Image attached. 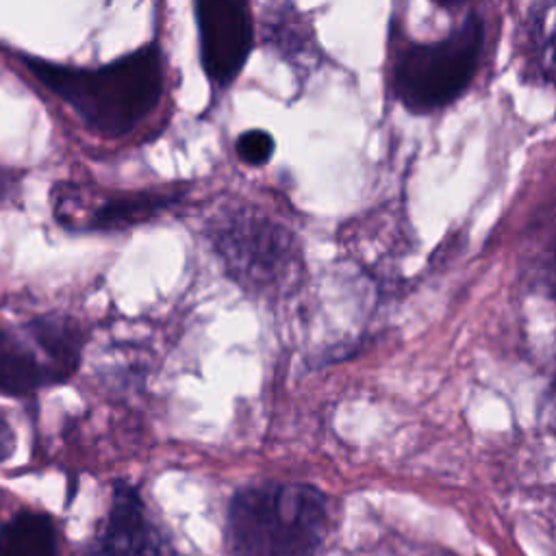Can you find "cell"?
<instances>
[{
    "instance_id": "cell-1",
    "label": "cell",
    "mask_w": 556,
    "mask_h": 556,
    "mask_svg": "<svg viewBox=\"0 0 556 556\" xmlns=\"http://www.w3.org/2000/svg\"><path fill=\"white\" fill-rule=\"evenodd\" d=\"M28 74L63 100L98 135L135 130L163 96V59L154 43L141 46L98 70L67 67L37 56L22 59Z\"/></svg>"
},
{
    "instance_id": "cell-2",
    "label": "cell",
    "mask_w": 556,
    "mask_h": 556,
    "mask_svg": "<svg viewBox=\"0 0 556 556\" xmlns=\"http://www.w3.org/2000/svg\"><path fill=\"white\" fill-rule=\"evenodd\" d=\"M326 530V495L306 482L245 486L228 506L226 532L235 556H313Z\"/></svg>"
},
{
    "instance_id": "cell-3",
    "label": "cell",
    "mask_w": 556,
    "mask_h": 556,
    "mask_svg": "<svg viewBox=\"0 0 556 556\" xmlns=\"http://www.w3.org/2000/svg\"><path fill=\"white\" fill-rule=\"evenodd\" d=\"M484 48V22L471 13L443 39L404 46L393 65V91L413 115L447 109L476 78Z\"/></svg>"
},
{
    "instance_id": "cell-4",
    "label": "cell",
    "mask_w": 556,
    "mask_h": 556,
    "mask_svg": "<svg viewBox=\"0 0 556 556\" xmlns=\"http://www.w3.org/2000/svg\"><path fill=\"white\" fill-rule=\"evenodd\" d=\"M80 348V328L65 315L37 317L22 330L0 328V393L26 397L67 380Z\"/></svg>"
},
{
    "instance_id": "cell-5",
    "label": "cell",
    "mask_w": 556,
    "mask_h": 556,
    "mask_svg": "<svg viewBox=\"0 0 556 556\" xmlns=\"http://www.w3.org/2000/svg\"><path fill=\"white\" fill-rule=\"evenodd\" d=\"M211 239L232 278L245 287H280L295 267L291 232L256 208L235 206L215 215Z\"/></svg>"
},
{
    "instance_id": "cell-6",
    "label": "cell",
    "mask_w": 556,
    "mask_h": 556,
    "mask_svg": "<svg viewBox=\"0 0 556 556\" xmlns=\"http://www.w3.org/2000/svg\"><path fill=\"white\" fill-rule=\"evenodd\" d=\"M200 56L208 80L228 87L243 70L254 41L248 0H195Z\"/></svg>"
},
{
    "instance_id": "cell-7",
    "label": "cell",
    "mask_w": 556,
    "mask_h": 556,
    "mask_svg": "<svg viewBox=\"0 0 556 556\" xmlns=\"http://www.w3.org/2000/svg\"><path fill=\"white\" fill-rule=\"evenodd\" d=\"M100 556H178L152 521L137 489L117 482L111 495V508L98 541Z\"/></svg>"
},
{
    "instance_id": "cell-8",
    "label": "cell",
    "mask_w": 556,
    "mask_h": 556,
    "mask_svg": "<svg viewBox=\"0 0 556 556\" xmlns=\"http://www.w3.org/2000/svg\"><path fill=\"white\" fill-rule=\"evenodd\" d=\"M526 78L556 91V0H530L521 22Z\"/></svg>"
},
{
    "instance_id": "cell-9",
    "label": "cell",
    "mask_w": 556,
    "mask_h": 556,
    "mask_svg": "<svg viewBox=\"0 0 556 556\" xmlns=\"http://www.w3.org/2000/svg\"><path fill=\"white\" fill-rule=\"evenodd\" d=\"M176 198L159 191H132L104 198L87 217L80 228L87 230H124L135 224L148 222L165 211Z\"/></svg>"
},
{
    "instance_id": "cell-10",
    "label": "cell",
    "mask_w": 556,
    "mask_h": 556,
    "mask_svg": "<svg viewBox=\"0 0 556 556\" xmlns=\"http://www.w3.org/2000/svg\"><path fill=\"white\" fill-rule=\"evenodd\" d=\"M0 556H59L54 521L46 513H15L0 526Z\"/></svg>"
},
{
    "instance_id": "cell-11",
    "label": "cell",
    "mask_w": 556,
    "mask_h": 556,
    "mask_svg": "<svg viewBox=\"0 0 556 556\" xmlns=\"http://www.w3.org/2000/svg\"><path fill=\"white\" fill-rule=\"evenodd\" d=\"M271 41L276 43L278 50H282L285 54L293 56V54H300L298 50H308V43L313 41L311 33L304 30V22L300 20L298 13H280V15H274L271 17Z\"/></svg>"
},
{
    "instance_id": "cell-12",
    "label": "cell",
    "mask_w": 556,
    "mask_h": 556,
    "mask_svg": "<svg viewBox=\"0 0 556 556\" xmlns=\"http://www.w3.org/2000/svg\"><path fill=\"white\" fill-rule=\"evenodd\" d=\"M235 150L248 165H265L274 154V137L265 130H245L237 137Z\"/></svg>"
},
{
    "instance_id": "cell-13",
    "label": "cell",
    "mask_w": 556,
    "mask_h": 556,
    "mask_svg": "<svg viewBox=\"0 0 556 556\" xmlns=\"http://www.w3.org/2000/svg\"><path fill=\"white\" fill-rule=\"evenodd\" d=\"M541 419H543V426L556 437V371H554L552 382L545 389V397L541 402Z\"/></svg>"
},
{
    "instance_id": "cell-14",
    "label": "cell",
    "mask_w": 556,
    "mask_h": 556,
    "mask_svg": "<svg viewBox=\"0 0 556 556\" xmlns=\"http://www.w3.org/2000/svg\"><path fill=\"white\" fill-rule=\"evenodd\" d=\"M15 450V432L9 424V419L0 413V463L7 460Z\"/></svg>"
},
{
    "instance_id": "cell-15",
    "label": "cell",
    "mask_w": 556,
    "mask_h": 556,
    "mask_svg": "<svg viewBox=\"0 0 556 556\" xmlns=\"http://www.w3.org/2000/svg\"><path fill=\"white\" fill-rule=\"evenodd\" d=\"M430 2L437 4V7L443 9V11H456V9L465 7L469 0H430Z\"/></svg>"
},
{
    "instance_id": "cell-16",
    "label": "cell",
    "mask_w": 556,
    "mask_h": 556,
    "mask_svg": "<svg viewBox=\"0 0 556 556\" xmlns=\"http://www.w3.org/2000/svg\"><path fill=\"white\" fill-rule=\"evenodd\" d=\"M7 189H9V176L4 169H0V198L7 193Z\"/></svg>"
},
{
    "instance_id": "cell-17",
    "label": "cell",
    "mask_w": 556,
    "mask_h": 556,
    "mask_svg": "<svg viewBox=\"0 0 556 556\" xmlns=\"http://www.w3.org/2000/svg\"><path fill=\"white\" fill-rule=\"evenodd\" d=\"M549 289H552V295L556 298V258H554V269H552V278H549Z\"/></svg>"
}]
</instances>
